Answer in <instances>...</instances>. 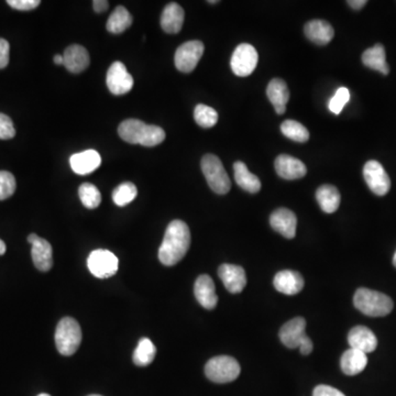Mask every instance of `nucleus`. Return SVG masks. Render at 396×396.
<instances>
[{
  "instance_id": "obj_7",
  "label": "nucleus",
  "mask_w": 396,
  "mask_h": 396,
  "mask_svg": "<svg viewBox=\"0 0 396 396\" xmlns=\"http://www.w3.org/2000/svg\"><path fill=\"white\" fill-rule=\"evenodd\" d=\"M88 267L94 277L98 279H108L114 277L118 271V258L110 251L98 249L90 252Z\"/></svg>"
},
{
  "instance_id": "obj_32",
  "label": "nucleus",
  "mask_w": 396,
  "mask_h": 396,
  "mask_svg": "<svg viewBox=\"0 0 396 396\" xmlns=\"http://www.w3.org/2000/svg\"><path fill=\"white\" fill-rule=\"evenodd\" d=\"M138 190L135 185L131 182H124L119 185L113 192V201L117 206H127L128 204L135 201L137 197Z\"/></svg>"
},
{
  "instance_id": "obj_34",
  "label": "nucleus",
  "mask_w": 396,
  "mask_h": 396,
  "mask_svg": "<svg viewBox=\"0 0 396 396\" xmlns=\"http://www.w3.org/2000/svg\"><path fill=\"white\" fill-rule=\"evenodd\" d=\"M194 118H195L196 124L201 126V128L214 127L215 124L218 122L217 111L209 106L203 105V104L196 106L195 110H194Z\"/></svg>"
},
{
  "instance_id": "obj_20",
  "label": "nucleus",
  "mask_w": 396,
  "mask_h": 396,
  "mask_svg": "<svg viewBox=\"0 0 396 396\" xmlns=\"http://www.w3.org/2000/svg\"><path fill=\"white\" fill-rule=\"evenodd\" d=\"M273 284L280 293L290 296L296 295L303 290L304 279L296 271L284 270V271H281L275 275Z\"/></svg>"
},
{
  "instance_id": "obj_30",
  "label": "nucleus",
  "mask_w": 396,
  "mask_h": 396,
  "mask_svg": "<svg viewBox=\"0 0 396 396\" xmlns=\"http://www.w3.org/2000/svg\"><path fill=\"white\" fill-rule=\"evenodd\" d=\"M156 348L149 338H142L138 343L133 352V363L138 367H147L151 365L156 358Z\"/></svg>"
},
{
  "instance_id": "obj_39",
  "label": "nucleus",
  "mask_w": 396,
  "mask_h": 396,
  "mask_svg": "<svg viewBox=\"0 0 396 396\" xmlns=\"http://www.w3.org/2000/svg\"><path fill=\"white\" fill-rule=\"evenodd\" d=\"M9 52H10V45L8 41L0 38V69H5L9 64Z\"/></svg>"
},
{
  "instance_id": "obj_8",
  "label": "nucleus",
  "mask_w": 396,
  "mask_h": 396,
  "mask_svg": "<svg viewBox=\"0 0 396 396\" xmlns=\"http://www.w3.org/2000/svg\"><path fill=\"white\" fill-rule=\"evenodd\" d=\"M259 56L256 49L248 43L238 45L231 56L230 66L237 76L246 77L254 73Z\"/></svg>"
},
{
  "instance_id": "obj_33",
  "label": "nucleus",
  "mask_w": 396,
  "mask_h": 396,
  "mask_svg": "<svg viewBox=\"0 0 396 396\" xmlns=\"http://www.w3.org/2000/svg\"><path fill=\"white\" fill-rule=\"evenodd\" d=\"M79 195L86 208H97L101 203V194L95 185L84 183L79 188Z\"/></svg>"
},
{
  "instance_id": "obj_47",
  "label": "nucleus",
  "mask_w": 396,
  "mask_h": 396,
  "mask_svg": "<svg viewBox=\"0 0 396 396\" xmlns=\"http://www.w3.org/2000/svg\"><path fill=\"white\" fill-rule=\"evenodd\" d=\"M220 3V1H214V0H211V1H208V3Z\"/></svg>"
},
{
  "instance_id": "obj_26",
  "label": "nucleus",
  "mask_w": 396,
  "mask_h": 396,
  "mask_svg": "<svg viewBox=\"0 0 396 396\" xmlns=\"http://www.w3.org/2000/svg\"><path fill=\"white\" fill-rule=\"evenodd\" d=\"M362 63L369 69L380 72L383 75L390 73V66L386 62V49L382 44H375L362 54Z\"/></svg>"
},
{
  "instance_id": "obj_36",
  "label": "nucleus",
  "mask_w": 396,
  "mask_h": 396,
  "mask_svg": "<svg viewBox=\"0 0 396 396\" xmlns=\"http://www.w3.org/2000/svg\"><path fill=\"white\" fill-rule=\"evenodd\" d=\"M349 99H350V92H349L348 88H339V90L336 92L335 96L330 99V111L335 115L340 114L341 110H343V107L347 105Z\"/></svg>"
},
{
  "instance_id": "obj_4",
  "label": "nucleus",
  "mask_w": 396,
  "mask_h": 396,
  "mask_svg": "<svg viewBox=\"0 0 396 396\" xmlns=\"http://www.w3.org/2000/svg\"><path fill=\"white\" fill-rule=\"evenodd\" d=\"M82 341V329L79 322L65 317L60 320L56 330V349L60 354L69 356L74 354Z\"/></svg>"
},
{
  "instance_id": "obj_19",
  "label": "nucleus",
  "mask_w": 396,
  "mask_h": 396,
  "mask_svg": "<svg viewBox=\"0 0 396 396\" xmlns=\"http://www.w3.org/2000/svg\"><path fill=\"white\" fill-rule=\"evenodd\" d=\"M63 58V65L73 74L82 73L90 65V54L82 45H69L64 52Z\"/></svg>"
},
{
  "instance_id": "obj_46",
  "label": "nucleus",
  "mask_w": 396,
  "mask_h": 396,
  "mask_svg": "<svg viewBox=\"0 0 396 396\" xmlns=\"http://www.w3.org/2000/svg\"><path fill=\"white\" fill-rule=\"evenodd\" d=\"M393 264H394V267H396V252H395V254H394V256H393Z\"/></svg>"
},
{
  "instance_id": "obj_44",
  "label": "nucleus",
  "mask_w": 396,
  "mask_h": 396,
  "mask_svg": "<svg viewBox=\"0 0 396 396\" xmlns=\"http://www.w3.org/2000/svg\"><path fill=\"white\" fill-rule=\"evenodd\" d=\"M53 60H54V63L58 64V65H63L64 64L63 56H60V54H56Z\"/></svg>"
},
{
  "instance_id": "obj_29",
  "label": "nucleus",
  "mask_w": 396,
  "mask_h": 396,
  "mask_svg": "<svg viewBox=\"0 0 396 396\" xmlns=\"http://www.w3.org/2000/svg\"><path fill=\"white\" fill-rule=\"evenodd\" d=\"M131 24L132 17L129 11L122 6H118L115 9L114 13H111L106 26L110 33L120 35L122 32L126 31Z\"/></svg>"
},
{
  "instance_id": "obj_13",
  "label": "nucleus",
  "mask_w": 396,
  "mask_h": 396,
  "mask_svg": "<svg viewBox=\"0 0 396 396\" xmlns=\"http://www.w3.org/2000/svg\"><path fill=\"white\" fill-rule=\"evenodd\" d=\"M218 275L224 283V288L231 294L242 292L247 286V275L240 265L235 264H222L218 270Z\"/></svg>"
},
{
  "instance_id": "obj_31",
  "label": "nucleus",
  "mask_w": 396,
  "mask_h": 396,
  "mask_svg": "<svg viewBox=\"0 0 396 396\" xmlns=\"http://www.w3.org/2000/svg\"><path fill=\"white\" fill-rule=\"evenodd\" d=\"M281 131L286 138L296 142L304 143L309 140V132L307 128L295 120H286L283 122L281 124Z\"/></svg>"
},
{
  "instance_id": "obj_27",
  "label": "nucleus",
  "mask_w": 396,
  "mask_h": 396,
  "mask_svg": "<svg viewBox=\"0 0 396 396\" xmlns=\"http://www.w3.org/2000/svg\"><path fill=\"white\" fill-rule=\"evenodd\" d=\"M233 171H235L236 183L243 190L251 194H256L261 190V182H260L259 177L252 174L243 162H236L233 164Z\"/></svg>"
},
{
  "instance_id": "obj_28",
  "label": "nucleus",
  "mask_w": 396,
  "mask_h": 396,
  "mask_svg": "<svg viewBox=\"0 0 396 396\" xmlns=\"http://www.w3.org/2000/svg\"><path fill=\"white\" fill-rule=\"evenodd\" d=\"M316 199L320 208L327 214H333L340 205V193L333 185H322L316 192Z\"/></svg>"
},
{
  "instance_id": "obj_25",
  "label": "nucleus",
  "mask_w": 396,
  "mask_h": 396,
  "mask_svg": "<svg viewBox=\"0 0 396 396\" xmlns=\"http://www.w3.org/2000/svg\"><path fill=\"white\" fill-rule=\"evenodd\" d=\"M368 365V356L365 352L356 349H348L341 356L340 367L347 375H356L361 373Z\"/></svg>"
},
{
  "instance_id": "obj_5",
  "label": "nucleus",
  "mask_w": 396,
  "mask_h": 396,
  "mask_svg": "<svg viewBox=\"0 0 396 396\" xmlns=\"http://www.w3.org/2000/svg\"><path fill=\"white\" fill-rule=\"evenodd\" d=\"M201 167L209 188L214 190L215 193L224 195L229 192L231 182L218 156L214 154L204 156Z\"/></svg>"
},
{
  "instance_id": "obj_41",
  "label": "nucleus",
  "mask_w": 396,
  "mask_h": 396,
  "mask_svg": "<svg viewBox=\"0 0 396 396\" xmlns=\"http://www.w3.org/2000/svg\"><path fill=\"white\" fill-rule=\"evenodd\" d=\"M313 346L312 340L309 338L308 336H306L305 338L302 340L301 345H299V350H301V354L304 356H308L309 354H312Z\"/></svg>"
},
{
  "instance_id": "obj_17",
  "label": "nucleus",
  "mask_w": 396,
  "mask_h": 396,
  "mask_svg": "<svg viewBox=\"0 0 396 396\" xmlns=\"http://www.w3.org/2000/svg\"><path fill=\"white\" fill-rule=\"evenodd\" d=\"M348 343L352 349L365 352V354L374 352L378 347L377 336L372 330L365 326H356L349 331Z\"/></svg>"
},
{
  "instance_id": "obj_23",
  "label": "nucleus",
  "mask_w": 396,
  "mask_h": 396,
  "mask_svg": "<svg viewBox=\"0 0 396 396\" xmlns=\"http://www.w3.org/2000/svg\"><path fill=\"white\" fill-rule=\"evenodd\" d=\"M185 13L179 3H171L165 6L161 16V26L170 35L179 33L184 24Z\"/></svg>"
},
{
  "instance_id": "obj_24",
  "label": "nucleus",
  "mask_w": 396,
  "mask_h": 396,
  "mask_svg": "<svg viewBox=\"0 0 396 396\" xmlns=\"http://www.w3.org/2000/svg\"><path fill=\"white\" fill-rule=\"evenodd\" d=\"M304 31L308 40L318 45L328 44L335 35L331 24L324 20H312L307 22Z\"/></svg>"
},
{
  "instance_id": "obj_43",
  "label": "nucleus",
  "mask_w": 396,
  "mask_h": 396,
  "mask_svg": "<svg viewBox=\"0 0 396 396\" xmlns=\"http://www.w3.org/2000/svg\"><path fill=\"white\" fill-rule=\"evenodd\" d=\"M347 3H348L352 9L360 10V9L363 8V7L367 5L368 1L367 0H349V1H347Z\"/></svg>"
},
{
  "instance_id": "obj_38",
  "label": "nucleus",
  "mask_w": 396,
  "mask_h": 396,
  "mask_svg": "<svg viewBox=\"0 0 396 396\" xmlns=\"http://www.w3.org/2000/svg\"><path fill=\"white\" fill-rule=\"evenodd\" d=\"M11 8L20 11H29L37 8L40 5V0H8L7 1Z\"/></svg>"
},
{
  "instance_id": "obj_22",
  "label": "nucleus",
  "mask_w": 396,
  "mask_h": 396,
  "mask_svg": "<svg viewBox=\"0 0 396 396\" xmlns=\"http://www.w3.org/2000/svg\"><path fill=\"white\" fill-rule=\"evenodd\" d=\"M267 95L274 106L277 114H286V104L290 99V90L286 83L281 79H273L267 85Z\"/></svg>"
},
{
  "instance_id": "obj_6",
  "label": "nucleus",
  "mask_w": 396,
  "mask_h": 396,
  "mask_svg": "<svg viewBox=\"0 0 396 396\" xmlns=\"http://www.w3.org/2000/svg\"><path fill=\"white\" fill-rule=\"evenodd\" d=\"M240 365L233 356H218L209 360L205 365V374L215 383H229L240 374Z\"/></svg>"
},
{
  "instance_id": "obj_21",
  "label": "nucleus",
  "mask_w": 396,
  "mask_h": 396,
  "mask_svg": "<svg viewBox=\"0 0 396 396\" xmlns=\"http://www.w3.org/2000/svg\"><path fill=\"white\" fill-rule=\"evenodd\" d=\"M101 158L95 150H86L73 154L69 158V164L73 171L79 175L90 174L99 167Z\"/></svg>"
},
{
  "instance_id": "obj_18",
  "label": "nucleus",
  "mask_w": 396,
  "mask_h": 396,
  "mask_svg": "<svg viewBox=\"0 0 396 396\" xmlns=\"http://www.w3.org/2000/svg\"><path fill=\"white\" fill-rule=\"evenodd\" d=\"M196 299L204 308L214 309L218 303L215 283L209 275L203 274L197 277L194 286Z\"/></svg>"
},
{
  "instance_id": "obj_45",
  "label": "nucleus",
  "mask_w": 396,
  "mask_h": 396,
  "mask_svg": "<svg viewBox=\"0 0 396 396\" xmlns=\"http://www.w3.org/2000/svg\"><path fill=\"white\" fill-rule=\"evenodd\" d=\"M6 250H7V247H6V243L3 242L1 239H0V256L6 254Z\"/></svg>"
},
{
  "instance_id": "obj_2",
  "label": "nucleus",
  "mask_w": 396,
  "mask_h": 396,
  "mask_svg": "<svg viewBox=\"0 0 396 396\" xmlns=\"http://www.w3.org/2000/svg\"><path fill=\"white\" fill-rule=\"evenodd\" d=\"M119 137L131 145L156 147L163 142L165 132L161 127L147 124L138 119H127L119 124Z\"/></svg>"
},
{
  "instance_id": "obj_1",
  "label": "nucleus",
  "mask_w": 396,
  "mask_h": 396,
  "mask_svg": "<svg viewBox=\"0 0 396 396\" xmlns=\"http://www.w3.org/2000/svg\"><path fill=\"white\" fill-rule=\"evenodd\" d=\"M190 246V231L182 220H173L167 226L161 247L158 249V259L162 264L172 267L186 256Z\"/></svg>"
},
{
  "instance_id": "obj_10",
  "label": "nucleus",
  "mask_w": 396,
  "mask_h": 396,
  "mask_svg": "<svg viewBox=\"0 0 396 396\" xmlns=\"http://www.w3.org/2000/svg\"><path fill=\"white\" fill-rule=\"evenodd\" d=\"M107 88L114 95H124L133 88V77L122 62H114L107 72Z\"/></svg>"
},
{
  "instance_id": "obj_12",
  "label": "nucleus",
  "mask_w": 396,
  "mask_h": 396,
  "mask_svg": "<svg viewBox=\"0 0 396 396\" xmlns=\"http://www.w3.org/2000/svg\"><path fill=\"white\" fill-rule=\"evenodd\" d=\"M28 242L31 243L32 261L41 272H48L53 267V250L49 241L40 238L35 233L28 237Z\"/></svg>"
},
{
  "instance_id": "obj_14",
  "label": "nucleus",
  "mask_w": 396,
  "mask_h": 396,
  "mask_svg": "<svg viewBox=\"0 0 396 396\" xmlns=\"http://www.w3.org/2000/svg\"><path fill=\"white\" fill-rule=\"evenodd\" d=\"M274 167L277 175L288 181L299 180L307 173L305 164L299 161V158L288 154H281L277 156Z\"/></svg>"
},
{
  "instance_id": "obj_42",
  "label": "nucleus",
  "mask_w": 396,
  "mask_h": 396,
  "mask_svg": "<svg viewBox=\"0 0 396 396\" xmlns=\"http://www.w3.org/2000/svg\"><path fill=\"white\" fill-rule=\"evenodd\" d=\"M108 7L109 3L106 1V0H95V1H92V8H94L96 13H104V11L108 9Z\"/></svg>"
},
{
  "instance_id": "obj_3",
  "label": "nucleus",
  "mask_w": 396,
  "mask_h": 396,
  "mask_svg": "<svg viewBox=\"0 0 396 396\" xmlns=\"http://www.w3.org/2000/svg\"><path fill=\"white\" fill-rule=\"evenodd\" d=\"M354 303L362 314L371 317L386 316L392 312L394 306L393 301L386 294L365 288L356 290Z\"/></svg>"
},
{
  "instance_id": "obj_15",
  "label": "nucleus",
  "mask_w": 396,
  "mask_h": 396,
  "mask_svg": "<svg viewBox=\"0 0 396 396\" xmlns=\"http://www.w3.org/2000/svg\"><path fill=\"white\" fill-rule=\"evenodd\" d=\"M270 224L277 233L288 239H293L296 235L297 218L293 211L288 208H279L270 217Z\"/></svg>"
},
{
  "instance_id": "obj_11",
  "label": "nucleus",
  "mask_w": 396,
  "mask_h": 396,
  "mask_svg": "<svg viewBox=\"0 0 396 396\" xmlns=\"http://www.w3.org/2000/svg\"><path fill=\"white\" fill-rule=\"evenodd\" d=\"M363 176L370 190H372L375 195H386L391 188L390 177L378 161H369L365 163Z\"/></svg>"
},
{
  "instance_id": "obj_49",
  "label": "nucleus",
  "mask_w": 396,
  "mask_h": 396,
  "mask_svg": "<svg viewBox=\"0 0 396 396\" xmlns=\"http://www.w3.org/2000/svg\"><path fill=\"white\" fill-rule=\"evenodd\" d=\"M88 396H101V395H96V394H94V395H88Z\"/></svg>"
},
{
  "instance_id": "obj_40",
  "label": "nucleus",
  "mask_w": 396,
  "mask_h": 396,
  "mask_svg": "<svg viewBox=\"0 0 396 396\" xmlns=\"http://www.w3.org/2000/svg\"><path fill=\"white\" fill-rule=\"evenodd\" d=\"M313 396H346L337 388L329 386H318L315 388Z\"/></svg>"
},
{
  "instance_id": "obj_37",
  "label": "nucleus",
  "mask_w": 396,
  "mask_h": 396,
  "mask_svg": "<svg viewBox=\"0 0 396 396\" xmlns=\"http://www.w3.org/2000/svg\"><path fill=\"white\" fill-rule=\"evenodd\" d=\"M16 135V129L10 117L0 113V140H9Z\"/></svg>"
},
{
  "instance_id": "obj_9",
  "label": "nucleus",
  "mask_w": 396,
  "mask_h": 396,
  "mask_svg": "<svg viewBox=\"0 0 396 396\" xmlns=\"http://www.w3.org/2000/svg\"><path fill=\"white\" fill-rule=\"evenodd\" d=\"M203 54L204 44L201 41L194 40L185 42L175 52V66L182 73H190L196 69Z\"/></svg>"
},
{
  "instance_id": "obj_16",
  "label": "nucleus",
  "mask_w": 396,
  "mask_h": 396,
  "mask_svg": "<svg viewBox=\"0 0 396 396\" xmlns=\"http://www.w3.org/2000/svg\"><path fill=\"white\" fill-rule=\"evenodd\" d=\"M305 330H306V320L302 317H296L281 328V341L288 348H299L302 340L307 336Z\"/></svg>"
},
{
  "instance_id": "obj_35",
  "label": "nucleus",
  "mask_w": 396,
  "mask_h": 396,
  "mask_svg": "<svg viewBox=\"0 0 396 396\" xmlns=\"http://www.w3.org/2000/svg\"><path fill=\"white\" fill-rule=\"evenodd\" d=\"M16 179L10 172L0 171V201L11 197L16 192Z\"/></svg>"
},
{
  "instance_id": "obj_48",
  "label": "nucleus",
  "mask_w": 396,
  "mask_h": 396,
  "mask_svg": "<svg viewBox=\"0 0 396 396\" xmlns=\"http://www.w3.org/2000/svg\"><path fill=\"white\" fill-rule=\"evenodd\" d=\"M38 396H51V395H49V394L47 393H42V394H39V395Z\"/></svg>"
}]
</instances>
